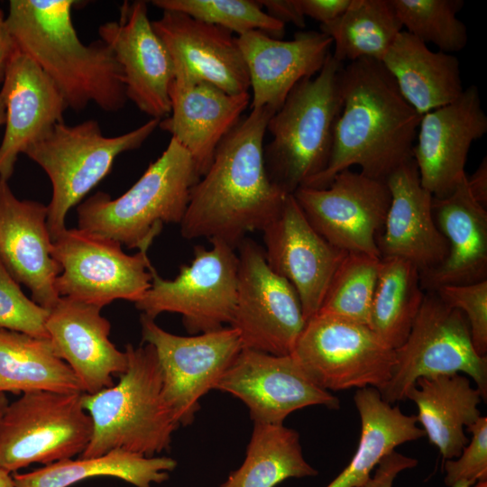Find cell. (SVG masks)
<instances>
[{
	"instance_id": "1",
	"label": "cell",
	"mask_w": 487,
	"mask_h": 487,
	"mask_svg": "<svg viewBox=\"0 0 487 487\" xmlns=\"http://www.w3.org/2000/svg\"><path fill=\"white\" fill-rule=\"evenodd\" d=\"M275 112L251 109L218 145L191 190L180 222L186 239L207 238L235 249L246 234L262 231L288 195L269 178L263 156L269 119Z\"/></svg>"
},
{
	"instance_id": "2",
	"label": "cell",
	"mask_w": 487,
	"mask_h": 487,
	"mask_svg": "<svg viewBox=\"0 0 487 487\" xmlns=\"http://www.w3.org/2000/svg\"><path fill=\"white\" fill-rule=\"evenodd\" d=\"M340 87L343 107L327 166L304 187L326 188L352 166H358L365 176L386 180L413 160L421 115L405 100L381 61L360 59L344 65Z\"/></svg>"
},
{
	"instance_id": "3",
	"label": "cell",
	"mask_w": 487,
	"mask_h": 487,
	"mask_svg": "<svg viewBox=\"0 0 487 487\" xmlns=\"http://www.w3.org/2000/svg\"><path fill=\"white\" fill-rule=\"evenodd\" d=\"M74 0H11L5 18L19 51L54 83L68 108L94 103L105 112L122 109L127 97L123 72L101 40L84 44L74 28Z\"/></svg>"
},
{
	"instance_id": "4",
	"label": "cell",
	"mask_w": 487,
	"mask_h": 487,
	"mask_svg": "<svg viewBox=\"0 0 487 487\" xmlns=\"http://www.w3.org/2000/svg\"><path fill=\"white\" fill-rule=\"evenodd\" d=\"M126 371L119 381L98 392L82 394L93 423L90 442L80 457L114 450L152 457L169 450L179 427L163 394L162 376L153 346L125 345Z\"/></svg>"
},
{
	"instance_id": "5",
	"label": "cell",
	"mask_w": 487,
	"mask_h": 487,
	"mask_svg": "<svg viewBox=\"0 0 487 487\" xmlns=\"http://www.w3.org/2000/svg\"><path fill=\"white\" fill-rule=\"evenodd\" d=\"M188 152L173 138L140 179L112 198L98 191L77 208L78 228L148 253L163 225L180 224L199 179Z\"/></svg>"
},
{
	"instance_id": "6",
	"label": "cell",
	"mask_w": 487,
	"mask_h": 487,
	"mask_svg": "<svg viewBox=\"0 0 487 487\" xmlns=\"http://www.w3.org/2000/svg\"><path fill=\"white\" fill-rule=\"evenodd\" d=\"M332 54L314 77L299 82L271 116V141L263 149L271 180L293 194L327 166L335 124L343 107L340 72Z\"/></svg>"
},
{
	"instance_id": "7",
	"label": "cell",
	"mask_w": 487,
	"mask_h": 487,
	"mask_svg": "<svg viewBox=\"0 0 487 487\" xmlns=\"http://www.w3.org/2000/svg\"><path fill=\"white\" fill-rule=\"evenodd\" d=\"M159 123V119H150L134 130L108 137L96 120L74 125L61 122L26 149L24 154L45 171L51 183L47 226L52 241L67 229L69 211L110 173L115 159L141 147Z\"/></svg>"
},
{
	"instance_id": "8",
	"label": "cell",
	"mask_w": 487,
	"mask_h": 487,
	"mask_svg": "<svg viewBox=\"0 0 487 487\" xmlns=\"http://www.w3.org/2000/svg\"><path fill=\"white\" fill-rule=\"evenodd\" d=\"M395 363L390 381L380 391L390 404L407 399L418 379L442 374L469 376L487 397V356L473 345L464 315L427 291L404 343L394 349Z\"/></svg>"
},
{
	"instance_id": "9",
	"label": "cell",
	"mask_w": 487,
	"mask_h": 487,
	"mask_svg": "<svg viewBox=\"0 0 487 487\" xmlns=\"http://www.w3.org/2000/svg\"><path fill=\"white\" fill-rule=\"evenodd\" d=\"M82 394L38 391L9 403L0 420V466L14 473L81 455L93 433Z\"/></svg>"
},
{
	"instance_id": "10",
	"label": "cell",
	"mask_w": 487,
	"mask_h": 487,
	"mask_svg": "<svg viewBox=\"0 0 487 487\" xmlns=\"http://www.w3.org/2000/svg\"><path fill=\"white\" fill-rule=\"evenodd\" d=\"M291 355L327 391L367 387L381 391L395 363L394 349L367 325L320 314L306 322Z\"/></svg>"
},
{
	"instance_id": "11",
	"label": "cell",
	"mask_w": 487,
	"mask_h": 487,
	"mask_svg": "<svg viewBox=\"0 0 487 487\" xmlns=\"http://www.w3.org/2000/svg\"><path fill=\"white\" fill-rule=\"evenodd\" d=\"M211 248L197 245L188 265H181L172 280L152 271V282L135 302L142 315L155 319L164 312L178 313L189 334L198 335L231 323L237 296L238 256L229 245L211 241Z\"/></svg>"
},
{
	"instance_id": "12",
	"label": "cell",
	"mask_w": 487,
	"mask_h": 487,
	"mask_svg": "<svg viewBox=\"0 0 487 487\" xmlns=\"http://www.w3.org/2000/svg\"><path fill=\"white\" fill-rule=\"evenodd\" d=\"M53 242L61 271L60 297L102 308L116 299L140 300L152 282L148 253L126 254L118 242L79 228L66 229Z\"/></svg>"
},
{
	"instance_id": "13",
	"label": "cell",
	"mask_w": 487,
	"mask_h": 487,
	"mask_svg": "<svg viewBox=\"0 0 487 487\" xmlns=\"http://www.w3.org/2000/svg\"><path fill=\"white\" fill-rule=\"evenodd\" d=\"M238 249L237 296L229 326L244 349L291 354L307 322L296 289L270 268L253 241L244 239Z\"/></svg>"
},
{
	"instance_id": "14",
	"label": "cell",
	"mask_w": 487,
	"mask_h": 487,
	"mask_svg": "<svg viewBox=\"0 0 487 487\" xmlns=\"http://www.w3.org/2000/svg\"><path fill=\"white\" fill-rule=\"evenodd\" d=\"M141 315L142 342L153 346L161 371L164 398L178 424L193 423L199 400L216 386L243 349L239 335L229 326L177 335Z\"/></svg>"
},
{
	"instance_id": "15",
	"label": "cell",
	"mask_w": 487,
	"mask_h": 487,
	"mask_svg": "<svg viewBox=\"0 0 487 487\" xmlns=\"http://www.w3.org/2000/svg\"><path fill=\"white\" fill-rule=\"evenodd\" d=\"M314 229L331 245L347 253L381 258V235L391 203L386 180L350 169L323 188L301 187L293 194Z\"/></svg>"
},
{
	"instance_id": "16",
	"label": "cell",
	"mask_w": 487,
	"mask_h": 487,
	"mask_svg": "<svg viewBox=\"0 0 487 487\" xmlns=\"http://www.w3.org/2000/svg\"><path fill=\"white\" fill-rule=\"evenodd\" d=\"M216 390L242 400L254 424L283 425L289 414L309 406L340 408V400L316 385L291 354L243 348Z\"/></svg>"
},
{
	"instance_id": "17",
	"label": "cell",
	"mask_w": 487,
	"mask_h": 487,
	"mask_svg": "<svg viewBox=\"0 0 487 487\" xmlns=\"http://www.w3.org/2000/svg\"><path fill=\"white\" fill-rule=\"evenodd\" d=\"M98 35L121 67L127 100L152 119L167 117L174 66L153 30L147 2H124L119 20L101 24Z\"/></svg>"
},
{
	"instance_id": "18",
	"label": "cell",
	"mask_w": 487,
	"mask_h": 487,
	"mask_svg": "<svg viewBox=\"0 0 487 487\" xmlns=\"http://www.w3.org/2000/svg\"><path fill=\"white\" fill-rule=\"evenodd\" d=\"M487 133L478 87L472 85L453 102L421 115L412 157L422 187L433 198L450 195L465 175L471 145Z\"/></svg>"
},
{
	"instance_id": "19",
	"label": "cell",
	"mask_w": 487,
	"mask_h": 487,
	"mask_svg": "<svg viewBox=\"0 0 487 487\" xmlns=\"http://www.w3.org/2000/svg\"><path fill=\"white\" fill-rule=\"evenodd\" d=\"M262 232L268 265L294 287L308 321L319 310L346 253L331 245L314 229L291 194Z\"/></svg>"
},
{
	"instance_id": "20",
	"label": "cell",
	"mask_w": 487,
	"mask_h": 487,
	"mask_svg": "<svg viewBox=\"0 0 487 487\" xmlns=\"http://www.w3.org/2000/svg\"><path fill=\"white\" fill-rule=\"evenodd\" d=\"M152 25L171 58L174 78L206 81L230 94L249 92L246 65L231 32L174 11H162Z\"/></svg>"
},
{
	"instance_id": "21",
	"label": "cell",
	"mask_w": 487,
	"mask_h": 487,
	"mask_svg": "<svg viewBox=\"0 0 487 487\" xmlns=\"http://www.w3.org/2000/svg\"><path fill=\"white\" fill-rule=\"evenodd\" d=\"M47 216V206L19 199L0 179V261L34 302L51 310L60 299L55 281L61 268L52 254Z\"/></svg>"
},
{
	"instance_id": "22",
	"label": "cell",
	"mask_w": 487,
	"mask_h": 487,
	"mask_svg": "<svg viewBox=\"0 0 487 487\" xmlns=\"http://www.w3.org/2000/svg\"><path fill=\"white\" fill-rule=\"evenodd\" d=\"M237 42L249 75L251 109L274 112L299 82L321 70L333 46L330 37L316 31L299 32L289 41L251 31Z\"/></svg>"
},
{
	"instance_id": "23",
	"label": "cell",
	"mask_w": 487,
	"mask_h": 487,
	"mask_svg": "<svg viewBox=\"0 0 487 487\" xmlns=\"http://www.w3.org/2000/svg\"><path fill=\"white\" fill-rule=\"evenodd\" d=\"M100 312L96 306L60 297L46 321L56 354L88 394L111 387L113 377L127 368V355L109 340L111 325Z\"/></svg>"
},
{
	"instance_id": "24",
	"label": "cell",
	"mask_w": 487,
	"mask_h": 487,
	"mask_svg": "<svg viewBox=\"0 0 487 487\" xmlns=\"http://www.w3.org/2000/svg\"><path fill=\"white\" fill-rule=\"evenodd\" d=\"M0 94L5 106L0 179L8 181L19 154L64 122L68 106L54 83L18 48L8 64Z\"/></svg>"
},
{
	"instance_id": "25",
	"label": "cell",
	"mask_w": 487,
	"mask_h": 487,
	"mask_svg": "<svg viewBox=\"0 0 487 487\" xmlns=\"http://www.w3.org/2000/svg\"><path fill=\"white\" fill-rule=\"evenodd\" d=\"M170 98V113L160 120L159 128L188 152L201 177L250 106V92L230 94L206 81L173 78Z\"/></svg>"
},
{
	"instance_id": "26",
	"label": "cell",
	"mask_w": 487,
	"mask_h": 487,
	"mask_svg": "<svg viewBox=\"0 0 487 487\" xmlns=\"http://www.w3.org/2000/svg\"><path fill=\"white\" fill-rule=\"evenodd\" d=\"M391 203L378 238L381 257H398L413 263L420 273L440 265L448 252L447 242L433 215V196L420 182L412 160L386 179Z\"/></svg>"
},
{
	"instance_id": "27",
	"label": "cell",
	"mask_w": 487,
	"mask_h": 487,
	"mask_svg": "<svg viewBox=\"0 0 487 487\" xmlns=\"http://www.w3.org/2000/svg\"><path fill=\"white\" fill-rule=\"evenodd\" d=\"M432 208L448 252L440 265L420 273L422 289L435 291L487 280V211L470 194L466 174L450 195L433 198Z\"/></svg>"
},
{
	"instance_id": "28",
	"label": "cell",
	"mask_w": 487,
	"mask_h": 487,
	"mask_svg": "<svg viewBox=\"0 0 487 487\" xmlns=\"http://www.w3.org/2000/svg\"><path fill=\"white\" fill-rule=\"evenodd\" d=\"M381 62L420 115L453 102L464 91L457 57L432 51L406 31L398 34Z\"/></svg>"
},
{
	"instance_id": "29",
	"label": "cell",
	"mask_w": 487,
	"mask_h": 487,
	"mask_svg": "<svg viewBox=\"0 0 487 487\" xmlns=\"http://www.w3.org/2000/svg\"><path fill=\"white\" fill-rule=\"evenodd\" d=\"M407 399L418 408L416 416L425 436L445 459L457 457L469 438L465 429L480 417L482 396L462 373L421 377Z\"/></svg>"
},
{
	"instance_id": "30",
	"label": "cell",
	"mask_w": 487,
	"mask_h": 487,
	"mask_svg": "<svg viewBox=\"0 0 487 487\" xmlns=\"http://www.w3.org/2000/svg\"><path fill=\"white\" fill-rule=\"evenodd\" d=\"M354 401L361 421L358 446L349 464L326 487L362 486L397 446L425 436L415 415L385 401L375 388L356 390Z\"/></svg>"
},
{
	"instance_id": "31",
	"label": "cell",
	"mask_w": 487,
	"mask_h": 487,
	"mask_svg": "<svg viewBox=\"0 0 487 487\" xmlns=\"http://www.w3.org/2000/svg\"><path fill=\"white\" fill-rule=\"evenodd\" d=\"M177 466L168 456L147 457L124 450H114L96 457L66 459L36 470L14 473L15 487H70L86 479L113 477L135 487L162 483Z\"/></svg>"
},
{
	"instance_id": "32",
	"label": "cell",
	"mask_w": 487,
	"mask_h": 487,
	"mask_svg": "<svg viewBox=\"0 0 487 487\" xmlns=\"http://www.w3.org/2000/svg\"><path fill=\"white\" fill-rule=\"evenodd\" d=\"M38 391L83 392L77 376L56 354L49 338L0 329V393Z\"/></svg>"
},
{
	"instance_id": "33",
	"label": "cell",
	"mask_w": 487,
	"mask_h": 487,
	"mask_svg": "<svg viewBox=\"0 0 487 487\" xmlns=\"http://www.w3.org/2000/svg\"><path fill=\"white\" fill-rule=\"evenodd\" d=\"M317 474L304 457L296 430L254 424L243 464L219 487H275L289 478Z\"/></svg>"
},
{
	"instance_id": "34",
	"label": "cell",
	"mask_w": 487,
	"mask_h": 487,
	"mask_svg": "<svg viewBox=\"0 0 487 487\" xmlns=\"http://www.w3.org/2000/svg\"><path fill=\"white\" fill-rule=\"evenodd\" d=\"M420 272L398 257L380 259L368 326L390 347L408 337L425 297Z\"/></svg>"
},
{
	"instance_id": "35",
	"label": "cell",
	"mask_w": 487,
	"mask_h": 487,
	"mask_svg": "<svg viewBox=\"0 0 487 487\" xmlns=\"http://www.w3.org/2000/svg\"><path fill=\"white\" fill-rule=\"evenodd\" d=\"M402 31L391 0H351L345 13L320 32L333 41V58L343 63L360 59L381 61Z\"/></svg>"
},
{
	"instance_id": "36",
	"label": "cell",
	"mask_w": 487,
	"mask_h": 487,
	"mask_svg": "<svg viewBox=\"0 0 487 487\" xmlns=\"http://www.w3.org/2000/svg\"><path fill=\"white\" fill-rule=\"evenodd\" d=\"M380 259L346 253L332 277L317 314L368 326Z\"/></svg>"
},
{
	"instance_id": "37",
	"label": "cell",
	"mask_w": 487,
	"mask_h": 487,
	"mask_svg": "<svg viewBox=\"0 0 487 487\" xmlns=\"http://www.w3.org/2000/svg\"><path fill=\"white\" fill-rule=\"evenodd\" d=\"M395 12L409 33L440 51H462L468 41L464 23L457 14L463 0H391Z\"/></svg>"
},
{
	"instance_id": "38",
	"label": "cell",
	"mask_w": 487,
	"mask_h": 487,
	"mask_svg": "<svg viewBox=\"0 0 487 487\" xmlns=\"http://www.w3.org/2000/svg\"><path fill=\"white\" fill-rule=\"evenodd\" d=\"M162 11H174L197 20L222 27L238 36L251 31H261L280 39L285 24L269 15L253 0H153Z\"/></svg>"
},
{
	"instance_id": "39",
	"label": "cell",
	"mask_w": 487,
	"mask_h": 487,
	"mask_svg": "<svg viewBox=\"0 0 487 487\" xmlns=\"http://www.w3.org/2000/svg\"><path fill=\"white\" fill-rule=\"evenodd\" d=\"M49 310L29 299L0 261V329L49 338Z\"/></svg>"
},
{
	"instance_id": "40",
	"label": "cell",
	"mask_w": 487,
	"mask_h": 487,
	"mask_svg": "<svg viewBox=\"0 0 487 487\" xmlns=\"http://www.w3.org/2000/svg\"><path fill=\"white\" fill-rule=\"evenodd\" d=\"M435 292L465 317L476 352L487 354V280L465 285H446Z\"/></svg>"
},
{
	"instance_id": "41",
	"label": "cell",
	"mask_w": 487,
	"mask_h": 487,
	"mask_svg": "<svg viewBox=\"0 0 487 487\" xmlns=\"http://www.w3.org/2000/svg\"><path fill=\"white\" fill-rule=\"evenodd\" d=\"M466 431L472 435L455 459L445 463L448 487H472L487 479V418L480 417Z\"/></svg>"
},
{
	"instance_id": "42",
	"label": "cell",
	"mask_w": 487,
	"mask_h": 487,
	"mask_svg": "<svg viewBox=\"0 0 487 487\" xmlns=\"http://www.w3.org/2000/svg\"><path fill=\"white\" fill-rule=\"evenodd\" d=\"M418 464V460L393 451L375 468L374 473L360 487H393L397 476Z\"/></svg>"
},
{
	"instance_id": "43",
	"label": "cell",
	"mask_w": 487,
	"mask_h": 487,
	"mask_svg": "<svg viewBox=\"0 0 487 487\" xmlns=\"http://www.w3.org/2000/svg\"><path fill=\"white\" fill-rule=\"evenodd\" d=\"M301 14L326 24L341 16L351 0H296Z\"/></svg>"
},
{
	"instance_id": "44",
	"label": "cell",
	"mask_w": 487,
	"mask_h": 487,
	"mask_svg": "<svg viewBox=\"0 0 487 487\" xmlns=\"http://www.w3.org/2000/svg\"><path fill=\"white\" fill-rule=\"evenodd\" d=\"M263 10L271 17L286 24L290 23L299 28L306 24L296 0H262L258 1Z\"/></svg>"
},
{
	"instance_id": "45",
	"label": "cell",
	"mask_w": 487,
	"mask_h": 487,
	"mask_svg": "<svg viewBox=\"0 0 487 487\" xmlns=\"http://www.w3.org/2000/svg\"><path fill=\"white\" fill-rule=\"evenodd\" d=\"M466 184L473 199L482 207H487V157L470 176L466 175Z\"/></svg>"
},
{
	"instance_id": "46",
	"label": "cell",
	"mask_w": 487,
	"mask_h": 487,
	"mask_svg": "<svg viewBox=\"0 0 487 487\" xmlns=\"http://www.w3.org/2000/svg\"><path fill=\"white\" fill-rule=\"evenodd\" d=\"M5 18L0 10V83H3L10 60L17 50L6 28Z\"/></svg>"
},
{
	"instance_id": "47",
	"label": "cell",
	"mask_w": 487,
	"mask_h": 487,
	"mask_svg": "<svg viewBox=\"0 0 487 487\" xmlns=\"http://www.w3.org/2000/svg\"><path fill=\"white\" fill-rule=\"evenodd\" d=\"M0 487H15L12 473L0 466Z\"/></svg>"
},
{
	"instance_id": "48",
	"label": "cell",
	"mask_w": 487,
	"mask_h": 487,
	"mask_svg": "<svg viewBox=\"0 0 487 487\" xmlns=\"http://www.w3.org/2000/svg\"><path fill=\"white\" fill-rule=\"evenodd\" d=\"M9 404L8 399L5 393H0V420Z\"/></svg>"
},
{
	"instance_id": "49",
	"label": "cell",
	"mask_w": 487,
	"mask_h": 487,
	"mask_svg": "<svg viewBox=\"0 0 487 487\" xmlns=\"http://www.w3.org/2000/svg\"><path fill=\"white\" fill-rule=\"evenodd\" d=\"M5 122V106L2 95L0 94V125Z\"/></svg>"
},
{
	"instance_id": "50",
	"label": "cell",
	"mask_w": 487,
	"mask_h": 487,
	"mask_svg": "<svg viewBox=\"0 0 487 487\" xmlns=\"http://www.w3.org/2000/svg\"><path fill=\"white\" fill-rule=\"evenodd\" d=\"M473 487H487V481H482L474 484Z\"/></svg>"
}]
</instances>
